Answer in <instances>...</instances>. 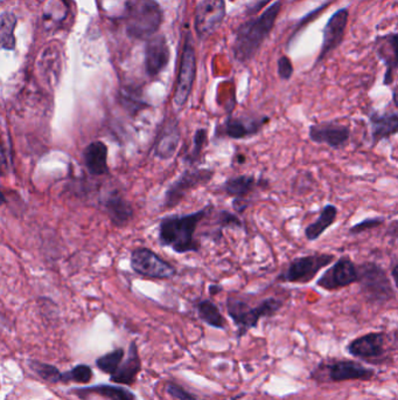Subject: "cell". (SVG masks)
<instances>
[{
  "label": "cell",
  "mask_w": 398,
  "mask_h": 400,
  "mask_svg": "<svg viewBox=\"0 0 398 400\" xmlns=\"http://www.w3.org/2000/svg\"><path fill=\"white\" fill-rule=\"evenodd\" d=\"M142 368V363L139 360L138 351L136 345L131 344L130 353L127 361L124 362L122 368H117V371L111 377V381L119 384H134L136 378L138 376L139 371Z\"/></svg>",
  "instance_id": "obj_22"
},
{
  "label": "cell",
  "mask_w": 398,
  "mask_h": 400,
  "mask_svg": "<svg viewBox=\"0 0 398 400\" xmlns=\"http://www.w3.org/2000/svg\"><path fill=\"white\" fill-rule=\"evenodd\" d=\"M335 260L334 254L313 253L293 259L284 270L277 277L276 281L282 283H308L316 275L332 265Z\"/></svg>",
  "instance_id": "obj_6"
},
{
  "label": "cell",
  "mask_w": 398,
  "mask_h": 400,
  "mask_svg": "<svg viewBox=\"0 0 398 400\" xmlns=\"http://www.w3.org/2000/svg\"><path fill=\"white\" fill-rule=\"evenodd\" d=\"M197 315L205 322L216 329H225L227 321L221 314V310L212 300H201L197 303Z\"/></svg>",
  "instance_id": "obj_24"
},
{
  "label": "cell",
  "mask_w": 398,
  "mask_h": 400,
  "mask_svg": "<svg viewBox=\"0 0 398 400\" xmlns=\"http://www.w3.org/2000/svg\"><path fill=\"white\" fill-rule=\"evenodd\" d=\"M88 170L92 174H105L108 171V149L102 142L91 143L84 151Z\"/></svg>",
  "instance_id": "obj_23"
},
{
  "label": "cell",
  "mask_w": 398,
  "mask_h": 400,
  "mask_svg": "<svg viewBox=\"0 0 398 400\" xmlns=\"http://www.w3.org/2000/svg\"><path fill=\"white\" fill-rule=\"evenodd\" d=\"M79 392H91L99 395L109 400H134V393L127 391L125 388H119V386H111V385H99L94 388H87V390H79Z\"/></svg>",
  "instance_id": "obj_28"
},
{
  "label": "cell",
  "mask_w": 398,
  "mask_h": 400,
  "mask_svg": "<svg viewBox=\"0 0 398 400\" xmlns=\"http://www.w3.org/2000/svg\"><path fill=\"white\" fill-rule=\"evenodd\" d=\"M31 368L41 378H44L45 381H51V383L61 381V373H59V370L54 368V366H51V365L44 364V363H39V362H33L32 364H31Z\"/></svg>",
  "instance_id": "obj_33"
},
{
  "label": "cell",
  "mask_w": 398,
  "mask_h": 400,
  "mask_svg": "<svg viewBox=\"0 0 398 400\" xmlns=\"http://www.w3.org/2000/svg\"><path fill=\"white\" fill-rule=\"evenodd\" d=\"M284 305V301L277 297H266L260 305L251 307L240 295H229L225 307L229 316L237 327V336H245L249 330L256 328L263 317L275 316Z\"/></svg>",
  "instance_id": "obj_2"
},
{
  "label": "cell",
  "mask_w": 398,
  "mask_h": 400,
  "mask_svg": "<svg viewBox=\"0 0 398 400\" xmlns=\"http://www.w3.org/2000/svg\"><path fill=\"white\" fill-rule=\"evenodd\" d=\"M327 370L328 379L334 383L339 381H356V379H371L374 376L371 368H366L360 363L353 361H335L331 364L325 365Z\"/></svg>",
  "instance_id": "obj_17"
},
{
  "label": "cell",
  "mask_w": 398,
  "mask_h": 400,
  "mask_svg": "<svg viewBox=\"0 0 398 400\" xmlns=\"http://www.w3.org/2000/svg\"><path fill=\"white\" fill-rule=\"evenodd\" d=\"M162 21V8L154 0H134L127 10V33L134 38L144 39L153 36Z\"/></svg>",
  "instance_id": "obj_5"
},
{
  "label": "cell",
  "mask_w": 398,
  "mask_h": 400,
  "mask_svg": "<svg viewBox=\"0 0 398 400\" xmlns=\"http://www.w3.org/2000/svg\"><path fill=\"white\" fill-rule=\"evenodd\" d=\"M348 11L340 10L332 16L323 33V52L321 58L338 47L343 41V33L347 26Z\"/></svg>",
  "instance_id": "obj_20"
},
{
  "label": "cell",
  "mask_w": 398,
  "mask_h": 400,
  "mask_svg": "<svg viewBox=\"0 0 398 400\" xmlns=\"http://www.w3.org/2000/svg\"><path fill=\"white\" fill-rule=\"evenodd\" d=\"M278 74L282 80H288L293 74V66L286 56H282L278 60Z\"/></svg>",
  "instance_id": "obj_35"
},
{
  "label": "cell",
  "mask_w": 398,
  "mask_h": 400,
  "mask_svg": "<svg viewBox=\"0 0 398 400\" xmlns=\"http://www.w3.org/2000/svg\"><path fill=\"white\" fill-rule=\"evenodd\" d=\"M384 222H386V219L383 218V217H371V218L363 219L362 222L353 225L348 231V233L351 234V235H359V234L366 233L368 231L382 226Z\"/></svg>",
  "instance_id": "obj_31"
},
{
  "label": "cell",
  "mask_w": 398,
  "mask_h": 400,
  "mask_svg": "<svg viewBox=\"0 0 398 400\" xmlns=\"http://www.w3.org/2000/svg\"><path fill=\"white\" fill-rule=\"evenodd\" d=\"M16 16L10 13L0 16V48L13 49L16 45L14 28H16Z\"/></svg>",
  "instance_id": "obj_27"
},
{
  "label": "cell",
  "mask_w": 398,
  "mask_h": 400,
  "mask_svg": "<svg viewBox=\"0 0 398 400\" xmlns=\"http://www.w3.org/2000/svg\"><path fill=\"white\" fill-rule=\"evenodd\" d=\"M386 336L383 333H371L355 338L348 345L351 355L364 360L380 358L386 353Z\"/></svg>",
  "instance_id": "obj_16"
},
{
  "label": "cell",
  "mask_w": 398,
  "mask_h": 400,
  "mask_svg": "<svg viewBox=\"0 0 398 400\" xmlns=\"http://www.w3.org/2000/svg\"><path fill=\"white\" fill-rule=\"evenodd\" d=\"M351 136V128L336 121L314 123L308 128V139L312 142L325 144L333 150H341L346 147Z\"/></svg>",
  "instance_id": "obj_12"
},
{
  "label": "cell",
  "mask_w": 398,
  "mask_h": 400,
  "mask_svg": "<svg viewBox=\"0 0 398 400\" xmlns=\"http://www.w3.org/2000/svg\"><path fill=\"white\" fill-rule=\"evenodd\" d=\"M208 290L209 294H210L212 296H215V295H217L220 292H222V287L219 285H209Z\"/></svg>",
  "instance_id": "obj_36"
},
{
  "label": "cell",
  "mask_w": 398,
  "mask_h": 400,
  "mask_svg": "<svg viewBox=\"0 0 398 400\" xmlns=\"http://www.w3.org/2000/svg\"><path fill=\"white\" fill-rule=\"evenodd\" d=\"M92 378V371L87 365H79L67 375H61V381H74L77 383H89Z\"/></svg>",
  "instance_id": "obj_32"
},
{
  "label": "cell",
  "mask_w": 398,
  "mask_h": 400,
  "mask_svg": "<svg viewBox=\"0 0 398 400\" xmlns=\"http://www.w3.org/2000/svg\"><path fill=\"white\" fill-rule=\"evenodd\" d=\"M146 71L150 76L160 74L170 61V49L164 36H154L146 46Z\"/></svg>",
  "instance_id": "obj_19"
},
{
  "label": "cell",
  "mask_w": 398,
  "mask_h": 400,
  "mask_svg": "<svg viewBox=\"0 0 398 400\" xmlns=\"http://www.w3.org/2000/svg\"><path fill=\"white\" fill-rule=\"evenodd\" d=\"M213 204H207L197 212L171 214L160 220L158 239L162 247H169L174 253H199L201 242L195 238L197 227L213 212Z\"/></svg>",
  "instance_id": "obj_1"
},
{
  "label": "cell",
  "mask_w": 398,
  "mask_h": 400,
  "mask_svg": "<svg viewBox=\"0 0 398 400\" xmlns=\"http://www.w3.org/2000/svg\"><path fill=\"white\" fill-rule=\"evenodd\" d=\"M214 174L215 171L209 167H187L166 189L162 207L165 210L177 207L190 191L207 185L213 179Z\"/></svg>",
  "instance_id": "obj_7"
},
{
  "label": "cell",
  "mask_w": 398,
  "mask_h": 400,
  "mask_svg": "<svg viewBox=\"0 0 398 400\" xmlns=\"http://www.w3.org/2000/svg\"><path fill=\"white\" fill-rule=\"evenodd\" d=\"M109 209H110L111 213H112V218H114V222L119 224V225L127 224L134 215L132 207L124 199H112Z\"/></svg>",
  "instance_id": "obj_29"
},
{
  "label": "cell",
  "mask_w": 398,
  "mask_h": 400,
  "mask_svg": "<svg viewBox=\"0 0 398 400\" xmlns=\"http://www.w3.org/2000/svg\"><path fill=\"white\" fill-rule=\"evenodd\" d=\"M131 267L139 275L157 280H170L177 273V268L172 263L145 247L136 248L132 252Z\"/></svg>",
  "instance_id": "obj_9"
},
{
  "label": "cell",
  "mask_w": 398,
  "mask_h": 400,
  "mask_svg": "<svg viewBox=\"0 0 398 400\" xmlns=\"http://www.w3.org/2000/svg\"><path fill=\"white\" fill-rule=\"evenodd\" d=\"M269 1H270V0H260V1H258V3H257V4L253 6V10H251V12H256V11H258V10H260V8H263V6L266 4V3H269Z\"/></svg>",
  "instance_id": "obj_38"
},
{
  "label": "cell",
  "mask_w": 398,
  "mask_h": 400,
  "mask_svg": "<svg viewBox=\"0 0 398 400\" xmlns=\"http://www.w3.org/2000/svg\"><path fill=\"white\" fill-rule=\"evenodd\" d=\"M266 115H229L215 131V139H247L257 136L269 124Z\"/></svg>",
  "instance_id": "obj_8"
},
{
  "label": "cell",
  "mask_w": 398,
  "mask_h": 400,
  "mask_svg": "<svg viewBox=\"0 0 398 400\" xmlns=\"http://www.w3.org/2000/svg\"><path fill=\"white\" fill-rule=\"evenodd\" d=\"M245 161H247V157H245L243 154H238V155L236 156L237 164H245Z\"/></svg>",
  "instance_id": "obj_39"
},
{
  "label": "cell",
  "mask_w": 398,
  "mask_h": 400,
  "mask_svg": "<svg viewBox=\"0 0 398 400\" xmlns=\"http://www.w3.org/2000/svg\"><path fill=\"white\" fill-rule=\"evenodd\" d=\"M266 185V179L256 178L253 174H240L225 179L222 184L221 191L236 200H248L249 197L260 187H265Z\"/></svg>",
  "instance_id": "obj_15"
},
{
  "label": "cell",
  "mask_w": 398,
  "mask_h": 400,
  "mask_svg": "<svg viewBox=\"0 0 398 400\" xmlns=\"http://www.w3.org/2000/svg\"><path fill=\"white\" fill-rule=\"evenodd\" d=\"M358 265L351 258L341 257L323 272L316 285L321 290L333 292L358 283Z\"/></svg>",
  "instance_id": "obj_11"
},
{
  "label": "cell",
  "mask_w": 398,
  "mask_h": 400,
  "mask_svg": "<svg viewBox=\"0 0 398 400\" xmlns=\"http://www.w3.org/2000/svg\"><path fill=\"white\" fill-rule=\"evenodd\" d=\"M197 75V58L193 45L187 39L182 52V64L177 75V86L174 91L173 104L177 110H182L190 99Z\"/></svg>",
  "instance_id": "obj_10"
},
{
  "label": "cell",
  "mask_w": 398,
  "mask_h": 400,
  "mask_svg": "<svg viewBox=\"0 0 398 400\" xmlns=\"http://www.w3.org/2000/svg\"><path fill=\"white\" fill-rule=\"evenodd\" d=\"M397 262L394 261L393 267H391V278H393V281H394L395 285H396V278H397Z\"/></svg>",
  "instance_id": "obj_37"
},
{
  "label": "cell",
  "mask_w": 398,
  "mask_h": 400,
  "mask_svg": "<svg viewBox=\"0 0 398 400\" xmlns=\"http://www.w3.org/2000/svg\"><path fill=\"white\" fill-rule=\"evenodd\" d=\"M361 293L371 303H386L396 296V290L382 266L374 261L358 265Z\"/></svg>",
  "instance_id": "obj_4"
},
{
  "label": "cell",
  "mask_w": 398,
  "mask_h": 400,
  "mask_svg": "<svg viewBox=\"0 0 398 400\" xmlns=\"http://www.w3.org/2000/svg\"><path fill=\"white\" fill-rule=\"evenodd\" d=\"M182 128L175 117L164 121L154 142V156L160 161L173 158L182 143Z\"/></svg>",
  "instance_id": "obj_14"
},
{
  "label": "cell",
  "mask_w": 398,
  "mask_h": 400,
  "mask_svg": "<svg viewBox=\"0 0 398 400\" xmlns=\"http://www.w3.org/2000/svg\"><path fill=\"white\" fill-rule=\"evenodd\" d=\"M166 390H167V393L170 395L171 397H173L174 399L177 400H199L197 397L190 395L188 391H186L185 388H182L180 385L174 384V383H170L166 386Z\"/></svg>",
  "instance_id": "obj_34"
},
{
  "label": "cell",
  "mask_w": 398,
  "mask_h": 400,
  "mask_svg": "<svg viewBox=\"0 0 398 400\" xmlns=\"http://www.w3.org/2000/svg\"><path fill=\"white\" fill-rule=\"evenodd\" d=\"M371 124V144L376 145L382 141L396 135L398 131V114L396 111L380 113L371 110L368 115Z\"/></svg>",
  "instance_id": "obj_18"
},
{
  "label": "cell",
  "mask_w": 398,
  "mask_h": 400,
  "mask_svg": "<svg viewBox=\"0 0 398 400\" xmlns=\"http://www.w3.org/2000/svg\"><path fill=\"white\" fill-rule=\"evenodd\" d=\"M192 149L184 155L182 161L190 167H195L201 163L202 154L208 145V129L199 128L194 132Z\"/></svg>",
  "instance_id": "obj_26"
},
{
  "label": "cell",
  "mask_w": 398,
  "mask_h": 400,
  "mask_svg": "<svg viewBox=\"0 0 398 400\" xmlns=\"http://www.w3.org/2000/svg\"><path fill=\"white\" fill-rule=\"evenodd\" d=\"M280 3L272 5L256 20L248 21L240 26L235 43V56L240 61H248L256 54L262 43L271 32L277 16L279 13Z\"/></svg>",
  "instance_id": "obj_3"
},
{
  "label": "cell",
  "mask_w": 398,
  "mask_h": 400,
  "mask_svg": "<svg viewBox=\"0 0 398 400\" xmlns=\"http://www.w3.org/2000/svg\"><path fill=\"white\" fill-rule=\"evenodd\" d=\"M216 228L209 234L210 239L219 242L223 237V230L225 228H235V230H245V224L240 220V217L234 212L228 210H220L215 217Z\"/></svg>",
  "instance_id": "obj_25"
},
{
  "label": "cell",
  "mask_w": 398,
  "mask_h": 400,
  "mask_svg": "<svg viewBox=\"0 0 398 400\" xmlns=\"http://www.w3.org/2000/svg\"><path fill=\"white\" fill-rule=\"evenodd\" d=\"M338 214H339V210L335 205L333 204L325 205L320 210L319 217L316 218V222H311L303 231L306 240L310 242L319 240L320 237L336 222Z\"/></svg>",
  "instance_id": "obj_21"
},
{
  "label": "cell",
  "mask_w": 398,
  "mask_h": 400,
  "mask_svg": "<svg viewBox=\"0 0 398 400\" xmlns=\"http://www.w3.org/2000/svg\"><path fill=\"white\" fill-rule=\"evenodd\" d=\"M123 357H124V351H123L122 349H117L112 353H108L105 356L99 358L97 360V366L104 373L112 375L119 368V364L123 361Z\"/></svg>",
  "instance_id": "obj_30"
},
{
  "label": "cell",
  "mask_w": 398,
  "mask_h": 400,
  "mask_svg": "<svg viewBox=\"0 0 398 400\" xmlns=\"http://www.w3.org/2000/svg\"><path fill=\"white\" fill-rule=\"evenodd\" d=\"M225 0H201L195 12V30L200 38L213 34L223 21Z\"/></svg>",
  "instance_id": "obj_13"
}]
</instances>
